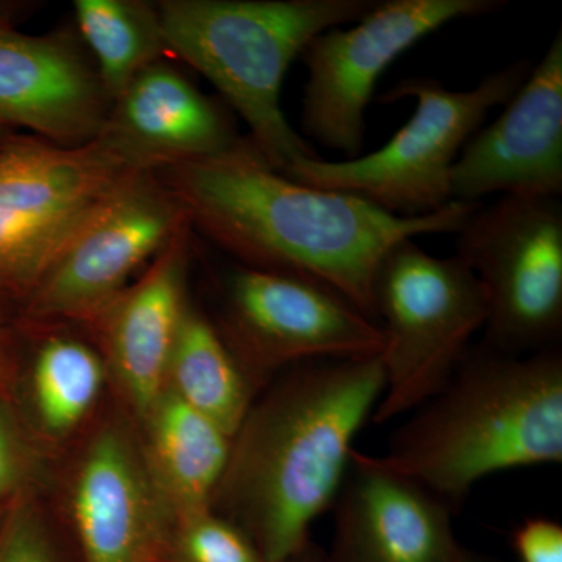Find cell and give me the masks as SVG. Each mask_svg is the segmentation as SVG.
Listing matches in <instances>:
<instances>
[{
  "label": "cell",
  "instance_id": "obj_31",
  "mask_svg": "<svg viewBox=\"0 0 562 562\" xmlns=\"http://www.w3.org/2000/svg\"><path fill=\"white\" fill-rule=\"evenodd\" d=\"M166 562V561H165Z\"/></svg>",
  "mask_w": 562,
  "mask_h": 562
},
{
  "label": "cell",
  "instance_id": "obj_18",
  "mask_svg": "<svg viewBox=\"0 0 562 562\" xmlns=\"http://www.w3.org/2000/svg\"><path fill=\"white\" fill-rule=\"evenodd\" d=\"M140 452L173 519L213 509L232 439L166 390L139 420Z\"/></svg>",
  "mask_w": 562,
  "mask_h": 562
},
{
  "label": "cell",
  "instance_id": "obj_10",
  "mask_svg": "<svg viewBox=\"0 0 562 562\" xmlns=\"http://www.w3.org/2000/svg\"><path fill=\"white\" fill-rule=\"evenodd\" d=\"M184 225L180 203L157 172L131 173L70 236L24 299L25 316L50 327H90Z\"/></svg>",
  "mask_w": 562,
  "mask_h": 562
},
{
  "label": "cell",
  "instance_id": "obj_21",
  "mask_svg": "<svg viewBox=\"0 0 562 562\" xmlns=\"http://www.w3.org/2000/svg\"><path fill=\"white\" fill-rule=\"evenodd\" d=\"M77 27L113 102L144 69L169 54L157 3L76 0Z\"/></svg>",
  "mask_w": 562,
  "mask_h": 562
},
{
  "label": "cell",
  "instance_id": "obj_1",
  "mask_svg": "<svg viewBox=\"0 0 562 562\" xmlns=\"http://www.w3.org/2000/svg\"><path fill=\"white\" fill-rule=\"evenodd\" d=\"M157 173L190 227L241 265L327 288L373 322V280L384 255L405 239L457 235L480 205L452 202L427 216H395L349 192L281 176L249 136L224 154Z\"/></svg>",
  "mask_w": 562,
  "mask_h": 562
},
{
  "label": "cell",
  "instance_id": "obj_9",
  "mask_svg": "<svg viewBox=\"0 0 562 562\" xmlns=\"http://www.w3.org/2000/svg\"><path fill=\"white\" fill-rule=\"evenodd\" d=\"M505 5V0H376L351 27L314 36L301 55L308 69L302 132L346 160L360 157L366 110L391 63L443 25Z\"/></svg>",
  "mask_w": 562,
  "mask_h": 562
},
{
  "label": "cell",
  "instance_id": "obj_25",
  "mask_svg": "<svg viewBox=\"0 0 562 562\" xmlns=\"http://www.w3.org/2000/svg\"><path fill=\"white\" fill-rule=\"evenodd\" d=\"M31 479V457L9 419L0 413V498L22 495Z\"/></svg>",
  "mask_w": 562,
  "mask_h": 562
},
{
  "label": "cell",
  "instance_id": "obj_14",
  "mask_svg": "<svg viewBox=\"0 0 562 562\" xmlns=\"http://www.w3.org/2000/svg\"><path fill=\"white\" fill-rule=\"evenodd\" d=\"M325 562H460L452 509L419 483L353 450Z\"/></svg>",
  "mask_w": 562,
  "mask_h": 562
},
{
  "label": "cell",
  "instance_id": "obj_6",
  "mask_svg": "<svg viewBox=\"0 0 562 562\" xmlns=\"http://www.w3.org/2000/svg\"><path fill=\"white\" fill-rule=\"evenodd\" d=\"M373 308L386 336V387L376 425L419 408L442 390L468 353L473 333L486 325L482 281L460 255L439 258L416 239L395 244L373 280Z\"/></svg>",
  "mask_w": 562,
  "mask_h": 562
},
{
  "label": "cell",
  "instance_id": "obj_28",
  "mask_svg": "<svg viewBox=\"0 0 562 562\" xmlns=\"http://www.w3.org/2000/svg\"><path fill=\"white\" fill-rule=\"evenodd\" d=\"M16 128L10 127L9 124H5V122L0 121V146H2L3 143H5L7 139L10 138V136H13Z\"/></svg>",
  "mask_w": 562,
  "mask_h": 562
},
{
  "label": "cell",
  "instance_id": "obj_22",
  "mask_svg": "<svg viewBox=\"0 0 562 562\" xmlns=\"http://www.w3.org/2000/svg\"><path fill=\"white\" fill-rule=\"evenodd\" d=\"M166 562L268 561L238 525L209 509L177 520Z\"/></svg>",
  "mask_w": 562,
  "mask_h": 562
},
{
  "label": "cell",
  "instance_id": "obj_27",
  "mask_svg": "<svg viewBox=\"0 0 562 562\" xmlns=\"http://www.w3.org/2000/svg\"><path fill=\"white\" fill-rule=\"evenodd\" d=\"M288 562H325V553L317 549V547H314L313 543H308L302 553H299L297 557L292 558Z\"/></svg>",
  "mask_w": 562,
  "mask_h": 562
},
{
  "label": "cell",
  "instance_id": "obj_5",
  "mask_svg": "<svg viewBox=\"0 0 562 562\" xmlns=\"http://www.w3.org/2000/svg\"><path fill=\"white\" fill-rule=\"evenodd\" d=\"M530 72L527 61H517L468 91L449 90L431 77L401 80L376 102L412 98L416 109L382 149L344 161L301 160L280 173L306 187L349 192L395 216L436 213L453 202L452 169L464 144Z\"/></svg>",
  "mask_w": 562,
  "mask_h": 562
},
{
  "label": "cell",
  "instance_id": "obj_4",
  "mask_svg": "<svg viewBox=\"0 0 562 562\" xmlns=\"http://www.w3.org/2000/svg\"><path fill=\"white\" fill-rule=\"evenodd\" d=\"M376 0H161L169 54L192 66L243 117L250 143L276 171L319 158L291 127L281 90L306 44L330 29L355 24Z\"/></svg>",
  "mask_w": 562,
  "mask_h": 562
},
{
  "label": "cell",
  "instance_id": "obj_24",
  "mask_svg": "<svg viewBox=\"0 0 562 562\" xmlns=\"http://www.w3.org/2000/svg\"><path fill=\"white\" fill-rule=\"evenodd\" d=\"M520 562H562V527L547 517L527 519L513 535Z\"/></svg>",
  "mask_w": 562,
  "mask_h": 562
},
{
  "label": "cell",
  "instance_id": "obj_26",
  "mask_svg": "<svg viewBox=\"0 0 562 562\" xmlns=\"http://www.w3.org/2000/svg\"><path fill=\"white\" fill-rule=\"evenodd\" d=\"M29 10V3L0 2V25L14 27V21Z\"/></svg>",
  "mask_w": 562,
  "mask_h": 562
},
{
  "label": "cell",
  "instance_id": "obj_11",
  "mask_svg": "<svg viewBox=\"0 0 562 562\" xmlns=\"http://www.w3.org/2000/svg\"><path fill=\"white\" fill-rule=\"evenodd\" d=\"M216 327L254 383L286 366L380 357L386 344L380 324L341 295L244 265L225 276Z\"/></svg>",
  "mask_w": 562,
  "mask_h": 562
},
{
  "label": "cell",
  "instance_id": "obj_20",
  "mask_svg": "<svg viewBox=\"0 0 562 562\" xmlns=\"http://www.w3.org/2000/svg\"><path fill=\"white\" fill-rule=\"evenodd\" d=\"M109 379L101 351L66 333L40 342L31 369V402L50 441L69 438L90 417Z\"/></svg>",
  "mask_w": 562,
  "mask_h": 562
},
{
  "label": "cell",
  "instance_id": "obj_13",
  "mask_svg": "<svg viewBox=\"0 0 562 562\" xmlns=\"http://www.w3.org/2000/svg\"><path fill=\"white\" fill-rule=\"evenodd\" d=\"M450 184L452 201L461 203L490 194L561 198V31L501 116L464 144Z\"/></svg>",
  "mask_w": 562,
  "mask_h": 562
},
{
  "label": "cell",
  "instance_id": "obj_7",
  "mask_svg": "<svg viewBox=\"0 0 562 562\" xmlns=\"http://www.w3.org/2000/svg\"><path fill=\"white\" fill-rule=\"evenodd\" d=\"M133 168L102 136L61 146L14 133L0 146V294L25 299Z\"/></svg>",
  "mask_w": 562,
  "mask_h": 562
},
{
  "label": "cell",
  "instance_id": "obj_23",
  "mask_svg": "<svg viewBox=\"0 0 562 562\" xmlns=\"http://www.w3.org/2000/svg\"><path fill=\"white\" fill-rule=\"evenodd\" d=\"M0 562H55L49 536L27 494L14 502L0 528Z\"/></svg>",
  "mask_w": 562,
  "mask_h": 562
},
{
  "label": "cell",
  "instance_id": "obj_12",
  "mask_svg": "<svg viewBox=\"0 0 562 562\" xmlns=\"http://www.w3.org/2000/svg\"><path fill=\"white\" fill-rule=\"evenodd\" d=\"M69 509L85 562H165L176 519L155 486L139 441L110 422L74 469Z\"/></svg>",
  "mask_w": 562,
  "mask_h": 562
},
{
  "label": "cell",
  "instance_id": "obj_2",
  "mask_svg": "<svg viewBox=\"0 0 562 562\" xmlns=\"http://www.w3.org/2000/svg\"><path fill=\"white\" fill-rule=\"evenodd\" d=\"M386 387L382 358L294 366L251 405L232 439L217 506L268 562H288L310 543L317 517L335 505L351 443Z\"/></svg>",
  "mask_w": 562,
  "mask_h": 562
},
{
  "label": "cell",
  "instance_id": "obj_8",
  "mask_svg": "<svg viewBox=\"0 0 562 562\" xmlns=\"http://www.w3.org/2000/svg\"><path fill=\"white\" fill-rule=\"evenodd\" d=\"M457 255L486 292L484 344L509 355L557 347L562 333L560 199L506 194L476 205L457 233Z\"/></svg>",
  "mask_w": 562,
  "mask_h": 562
},
{
  "label": "cell",
  "instance_id": "obj_29",
  "mask_svg": "<svg viewBox=\"0 0 562 562\" xmlns=\"http://www.w3.org/2000/svg\"><path fill=\"white\" fill-rule=\"evenodd\" d=\"M460 562H483L480 558L473 557L472 553H469L465 550L464 554H462Z\"/></svg>",
  "mask_w": 562,
  "mask_h": 562
},
{
  "label": "cell",
  "instance_id": "obj_15",
  "mask_svg": "<svg viewBox=\"0 0 562 562\" xmlns=\"http://www.w3.org/2000/svg\"><path fill=\"white\" fill-rule=\"evenodd\" d=\"M111 101L69 33L25 35L0 25V121L61 146L101 135Z\"/></svg>",
  "mask_w": 562,
  "mask_h": 562
},
{
  "label": "cell",
  "instance_id": "obj_16",
  "mask_svg": "<svg viewBox=\"0 0 562 562\" xmlns=\"http://www.w3.org/2000/svg\"><path fill=\"white\" fill-rule=\"evenodd\" d=\"M190 224L154 258L90 327L98 333L109 376L136 417L143 419L166 391L169 361L187 310Z\"/></svg>",
  "mask_w": 562,
  "mask_h": 562
},
{
  "label": "cell",
  "instance_id": "obj_30",
  "mask_svg": "<svg viewBox=\"0 0 562 562\" xmlns=\"http://www.w3.org/2000/svg\"><path fill=\"white\" fill-rule=\"evenodd\" d=\"M2 351H3V331H2V327H0V360H2Z\"/></svg>",
  "mask_w": 562,
  "mask_h": 562
},
{
  "label": "cell",
  "instance_id": "obj_3",
  "mask_svg": "<svg viewBox=\"0 0 562 562\" xmlns=\"http://www.w3.org/2000/svg\"><path fill=\"white\" fill-rule=\"evenodd\" d=\"M387 471L419 483L452 512L492 473L562 461V353L469 349L449 382L395 431Z\"/></svg>",
  "mask_w": 562,
  "mask_h": 562
},
{
  "label": "cell",
  "instance_id": "obj_19",
  "mask_svg": "<svg viewBox=\"0 0 562 562\" xmlns=\"http://www.w3.org/2000/svg\"><path fill=\"white\" fill-rule=\"evenodd\" d=\"M166 390L231 438L251 406L254 382L216 324L188 303L169 361Z\"/></svg>",
  "mask_w": 562,
  "mask_h": 562
},
{
  "label": "cell",
  "instance_id": "obj_17",
  "mask_svg": "<svg viewBox=\"0 0 562 562\" xmlns=\"http://www.w3.org/2000/svg\"><path fill=\"white\" fill-rule=\"evenodd\" d=\"M99 136L133 168L151 172L224 154L244 138L222 99L203 94L165 60L144 69L111 102Z\"/></svg>",
  "mask_w": 562,
  "mask_h": 562
}]
</instances>
